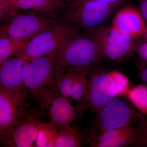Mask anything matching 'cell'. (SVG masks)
Here are the masks:
<instances>
[{
  "mask_svg": "<svg viewBox=\"0 0 147 147\" xmlns=\"http://www.w3.org/2000/svg\"><path fill=\"white\" fill-rule=\"evenodd\" d=\"M59 75L55 53L26 63L24 70L25 85L40 108L57 92Z\"/></svg>",
  "mask_w": 147,
  "mask_h": 147,
  "instance_id": "6da1fadb",
  "label": "cell"
},
{
  "mask_svg": "<svg viewBox=\"0 0 147 147\" xmlns=\"http://www.w3.org/2000/svg\"><path fill=\"white\" fill-rule=\"evenodd\" d=\"M59 72L67 68H91L105 58L101 48L88 33L79 32L55 53Z\"/></svg>",
  "mask_w": 147,
  "mask_h": 147,
  "instance_id": "7a4b0ae2",
  "label": "cell"
},
{
  "mask_svg": "<svg viewBox=\"0 0 147 147\" xmlns=\"http://www.w3.org/2000/svg\"><path fill=\"white\" fill-rule=\"evenodd\" d=\"M79 28L76 25L61 19L53 26L32 38L24 50L16 56L29 61L56 53L79 32Z\"/></svg>",
  "mask_w": 147,
  "mask_h": 147,
  "instance_id": "3957f363",
  "label": "cell"
},
{
  "mask_svg": "<svg viewBox=\"0 0 147 147\" xmlns=\"http://www.w3.org/2000/svg\"><path fill=\"white\" fill-rule=\"evenodd\" d=\"M127 1L109 3L96 1L84 2L73 8H67L61 19L86 30L102 26L110 16Z\"/></svg>",
  "mask_w": 147,
  "mask_h": 147,
  "instance_id": "277c9868",
  "label": "cell"
},
{
  "mask_svg": "<svg viewBox=\"0 0 147 147\" xmlns=\"http://www.w3.org/2000/svg\"><path fill=\"white\" fill-rule=\"evenodd\" d=\"M87 32L97 42L105 58L120 62L137 50L135 39L112 25L101 26Z\"/></svg>",
  "mask_w": 147,
  "mask_h": 147,
  "instance_id": "5b68a950",
  "label": "cell"
},
{
  "mask_svg": "<svg viewBox=\"0 0 147 147\" xmlns=\"http://www.w3.org/2000/svg\"><path fill=\"white\" fill-rule=\"evenodd\" d=\"M61 20L35 12L19 11L3 22L0 34L16 39H32Z\"/></svg>",
  "mask_w": 147,
  "mask_h": 147,
  "instance_id": "8992f818",
  "label": "cell"
},
{
  "mask_svg": "<svg viewBox=\"0 0 147 147\" xmlns=\"http://www.w3.org/2000/svg\"><path fill=\"white\" fill-rule=\"evenodd\" d=\"M43 110L31 108L28 112L13 123L0 137L1 144L5 147H34L38 127L44 117Z\"/></svg>",
  "mask_w": 147,
  "mask_h": 147,
  "instance_id": "52a82bcc",
  "label": "cell"
},
{
  "mask_svg": "<svg viewBox=\"0 0 147 147\" xmlns=\"http://www.w3.org/2000/svg\"><path fill=\"white\" fill-rule=\"evenodd\" d=\"M96 114L90 131L95 132L127 126L138 121L142 115L131 103L119 97L111 100Z\"/></svg>",
  "mask_w": 147,
  "mask_h": 147,
  "instance_id": "ba28073f",
  "label": "cell"
},
{
  "mask_svg": "<svg viewBox=\"0 0 147 147\" xmlns=\"http://www.w3.org/2000/svg\"><path fill=\"white\" fill-rule=\"evenodd\" d=\"M88 88L85 103L93 113H98L117 97L115 87L109 72L88 69Z\"/></svg>",
  "mask_w": 147,
  "mask_h": 147,
  "instance_id": "9c48e42d",
  "label": "cell"
},
{
  "mask_svg": "<svg viewBox=\"0 0 147 147\" xmlns=\"http://www.w3.org/2000/svg\"><path fill=\"white\" fill-rule=\"evenodd\" d=\"M32 97L30 93L12 91L0 87V137L13 123L28 112L31 108L30 100Z\"/></svg>",
  "mask_w": 147,
  "mask_h": 147,
  "instance_id": "30bf717a",
  "label": "cell"
},
{
  "mask_svg": "<svg viewBox=\"0 0 147 147\" xmlns=\"http://www.w3.org/2000/svg\"><path fill=\"white\" fill-rule=\"evenodd\" d=\"M138 124H130L123 127L102 132L90 131L85 142L92 147H132L137 132Z\"/></svg>",
  "mask_w": 147,
  "mask_h": 147,
  "instance_id": "8fae6325",
  "label": "cell"
},
{
  "mask_svg": "<svg viewBox=\"0 0 147 147\" xmlns=\"http://www.w3.org/2000/svg\"><path fill=\"white\" fill-rule=\"evenodd\" d=\"M82 107L71 105L67 98L56 92L50 98L42 108L49 121L53 123L59 129L71 125L76 118Z\"/></svg>",
  "mask_w": 147,
  "mask_h": 147,
  "instance_id": "7c38bea8",
  "label": "cell"
},
{
  "mask_svg": "<svg viewBox=\"0 0 147 147\" xmlns=\"http://www.w3.org/2000/svg\"><path fill=\"white\" fill-rule=\"evenodd\" d=\"M111 25L133 39L143 36L147 25L139 9L131 5H123L114 16Z\"/></svg>",
  "mask_w": 147,
  "mask_h": 147,
  "instance_id": "4fadbf2b",
  "label": "cell"
},
{
  "mask_svg": "<svg viewBox=\"0 0 147 147\" xmlns=\"http://www.w3.org/2000/svg\"><path fill=\"white\" fill-rule=\"evenodd\" d=\"M27 62L15 56L0 64V87L12 91L30 94L24 82V67Z\"/></svg>",
  "mask_w": 147,
  "mask_h": 147,
  "instance_id": "5bb4252c",
  "label": "cell"
},
{
  "mask_svg": "<svg viewBox=\"0 0 147 147\" xmlns=\"http://www.w3.org/2000/svg\"><path fill=\"white\" fill-rule=\"evenodd\" d=\"M88 69L72 68L63 74L60 82L61 89L68 99L75 100L78 106L85 103L88 88Z\"/></svg>",
  "mask_w": 147,
  "mask_h": 147,
  "instance_id": "9a60e30c",
  "label": "cell"
},
{
  "mask_svg": "<svg viewBox=\"0 0 147 147\" xmlns=\"http://www.w3.org/2000/svg\"><path fill=\"white\" fill-rule=\"evenodd\" d=\"M10 2L17 11L35 12L56 19H61V14L69 5L63 0H10Z\"/></svg>",
  "mask_w": 147,
  "mask_h": 147,
  "instance_id": "2e32d148",
  "label": "cell"
},
{
  "mask_svg": "<svg viewBox=\"0 0 147 147\" xmlns=\"http://www.w3.org/2000/svg\"><path fill=\"white\" fill-rule=\"evenodd\" d=\"M31 39H16L0 34V64L19 54Z\"/></svg>",
  "mask_w": 147,
  "mask_h": 147,
  "instance_id": "e0dca14e",
  "label": "cell"
},
{
  "mask_svg": "<svg viewBox=\"0 0 147 147\" xmlns=\"http://www.w3.org/2000/svg\"><path fill=\"white\" fill-rule=\"evenodd\" d=\"M85 142L84 136L69 125L59 129L55 147H82Z\"/></svg>",
  "mask_w": 147,
  "mask_h": 147,
  "instance_id": "ac0fdd59",
  "label": "cell"
},
{
  "mask_svg": "<svg viewBox=\"0 0 147 147\" xmlns=\"http://www.w3.org/2000/svg\"><path fill=\"white\" fill-rule=\"evenodd\" d=\"M59 129L51 122L39 124L34 147H55Z\"/></svg>",
  "mask_w": 147,
  "mask_h": 147,
  "instance_id": "d6986e66",
  "label": "cell"
},
{
  "mask_svg": "<svg viewBox=\"0 0 147 147\" xmlns=\"http://www.w3.org/2000/svg\"><path fill=\"white\" fill-rule=\"evenodd\" d=\"M125 97L138 111L147 116V84H139L130 87Z\"/></svg>",
  "mask_w": 147,
  "mask_h": 147,
  "instance_id": "ffe728a7",
  "label": "cell"
},
{
  "mask_svg": "<svg viewBox=\"0 0 147 147\" xmlns=\"http://www.w3.org/2000/svg\"><path fill=\"white\" fill-rule=\"evenodd\" d=\"M110 72L115 87L117 97H125L131 87L128 77L117 70H113Z\"/></svg>",
  "mask_w": 147,
  "mask_h": 147,
  "instance_id": "44dd1931",
  "label": "cell"
},
{
  "mask_svg": "<svg viewBox=\"0 0 147 147\" xmlns=\"http://www.w3.org/2000/svg\"><path fill=\"white\" fill-rule=\"evenodd\" d=\"M137 122L139 130L132 147H147V116L142 114Z\"/></svg>",
  "mask_w": 147,
  "mask_h": 147,
  "instance_id": "7402d4cb",
  "label": "cell"
},
{
  "mask_svg": "<svg viewBox=\"0 0 147 147\" xmlns=\"http://www.w3.org/2000/svg\"><path fill=\"white\" fill-rule=\"evenodd\" d=\"M136 52L141 61L140 67L144 68L147 65V41L138 45Z\"/></svg>",
  "mask_w": 147,
  "mask_h": 147,
  "instance_id": "603a6c76",
  "label": "cell"
},
{
  "mask_svg": "<svg viewBox=\"0 0 147 147\" xmlns=\"http://www.w3.org/2000/svg\"><path fill=\"white\" fill-rule=\"evenodd\" d=\"M89 1H96L109 3H113L119 2L127 1V0H73L72 2L70 3V5H69L68 8H74L75 7L77 6V5H79V4L84 2Z\"/></svg>",
  "mask_w": 147,
  "mask_h": 147,
  "instance_id": "cb8c5ba5",
  "label": "cell"
},
{
  "mask_svg": "<svg viewBox=\"0 0 147 147\" xmlns=\"http://www.w3.org/2000/svg\"><path fill=\"white\" fill-rule=\"evenodd\" d=\"M139 5V10L147 24V0H137Z\"/></svg>",
  "mask_w": 147,
  "mask_h": 147,
  "instance_id": "d4e9b609",
  "label": "cell"
},
{
  "mask_svg": "<svg viewBox=\"0 0 147 147\" xmlns=\"http://www.w3.org/2000/svg\"><path fill=\"white\" fill-rule=\"evenodd\" d=\"M140 77L144 82L147 84V67L141 69Z\"/></svg>",
  "mask_w": 147,
  "mask_h": 147,
  "instance_id": "484cf974",
  "label": "cell"
},
{
  "mask_svg": "<svg viewBox=\"0 0 147 147\" xmlns=\"http://www.w3.org/2000/svg\"><path fill=\"white\" fill-rule=\"evenodd\" d=\"M143 37L144 38L145 41H147V27L146 30V32H145Z\"/></svg>",
  "mask_w": 147,
  "mask_h": 147,
  "instance_id": "4316f807",
  "label": "cell"
},
{
  "mask_svg": "<svg viewBox=\"0 0 147 147\" xmlns=\"http://www.w3.org/2000/svg\"><path fill=\"white\" fill-rule=\"evenodd\" d=\"M65 2L69 3H71L73 0H63Z\"/></svg>",
  "mask_w": 147,
  "mask_h": 147,
  "instance_id": "83f0119b",
  "label": "cell"
}]
</instances>
